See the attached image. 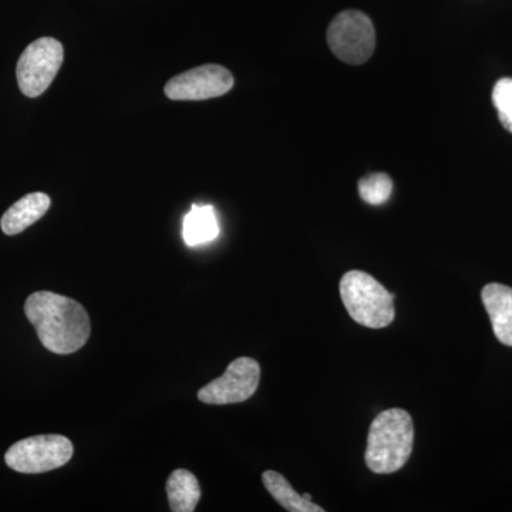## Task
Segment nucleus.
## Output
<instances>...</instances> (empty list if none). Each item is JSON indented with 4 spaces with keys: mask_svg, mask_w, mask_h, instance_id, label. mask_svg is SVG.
<instances>
[{
    "mask_svg": "<svg viewBox=\"0 0 512 512\" xmlns=\"http://www.w3.org/2000/svg\"><path fill=\"white\" fill-rule=\"evenodd\" d=\"M481 299L495 336L503 345L512 346V288L501 284L484 286Z\"/></svg>",
    "mask_w": 512,
    "mask_h": 512,
    "instance_id": "9",
    "label": "nucleus"
},
{
    "mask_svg": "<svg viewBox=\"0 0 512 512\" xmlns=\"http://www.w3.org/2000/svg\"><path fill=\"white\" fill-rule=\"evenodd\" d=\"M262 481L269 494L274 497L276 503L289 512H323L322 507L312 503L311 495H301L293 490L292 485L278 471L268 470L262 476Z\"/></svg>",
    "mask_w": 512,
    "mask_h": 512,
    "instance_id": "11",
    "label": "nucleus"
},
{
    "mask_svg": "<svg viewBox=\"0 0 512 512\" xmlns=\"http://www.w3.org/2000/svg\"><path fill=\"white\" fill-rule=\"evenodd\" d=\"M340 298L350 318L365 328H386L396 316L392 293L366 272L350 271L343 275Z\"/></svg>",
    "mask_w": 512,
    "mask_h": 512,
    "instance_id": "3",
    "label": "nucleus"
},
{
    "mask_svg": "<svg viewBox=\"0 0 512 512\" xmlns=\"http://www.w3.org/2000/svg\"><path fill=\"white\" fill-rule=\"evenodd\" d=\"M393 183L389 175L376 173L367 175L359 181V194L370 205H382L392 195Z\"/></svg>",
    "mask_w": 512,
    "mask_h": 512,
    "instance_id": "14",
    "label": "nucleus"
},
{
    "mask_svg": "<svg viewBox=\"0 0 512 512\" xmlns=\"http://www.w3.org/2000/svg\"><path fill=\"white\" fill-rule=\"evenodd\" d=\"M25 313L42 345L56 355L82 349L92 333L90 316L83 305L57 293H32L26 299Z\"/></svg>",
    "mask_w": 512,
    "mask_h": 512,
    "instance_id": "1",
    "label": "nucleus"
},
{
    "mask_svg": "<svg viewBox=\"0 0 512 512\" xmlns=\"http://www.w3.org/2000/svg\"><path fill=\"white\" fill-rule=\"evenodd\" d=\"M50 208L49 195L43 192H32L20 198L3 214L0 227L6 235H18L40 218L45 217Z\"/></svg>",
    "mask_w": 512,
    "mask_h": 512,
    "instance_id": "10",
    "label": "nucleus"
},
{
    "mask_svg": "<svg viewBox=\"0 0 512 512\" xmlns=\"http://www.w3.org/2000/svg\"><path fill=\"white\" fill-rule=\"evenodd\" d=\"M493 103L500 123L512 133V79L498 80L493 90Z\"/></svg>",
    "mask_w": 512,
    "mask_h": 512,
    "instance_id": "15",
    "label": "nucleus"
},
{
    "mask_svg": "<svg viewBox=\"0 0 512 512\" xmlns=\"http://www.w3.org/2000/svg\"><path fill=\"white\" fill-rule=\"evenodd\" d=\"M218 234H220V227H218L217 215L210 205L205 207L194 205L185 215L183 235L188 247H197V245L214 241Z\"/></svg>",
    "mask_w": 512,
    "mask_h": 512,
    "instance_id": "12",
    "label": "nucleus"
},
{
    "mask_svg": "<svg viewBox=\"0 0 512 512\" xmlns=\"http://www.w3.org/2000/svg\"><path fill=\"white\" fill-rule=\"evenodd\" d=\"M167 494L171 511L192 512L201 498L200 483L194 474L181 468L168 477Z\"/></svg>",
    "mask_w": 512,
    "mask_h": 512,
    "instance_id": "13",
    "label": "nucleus"
},
{
    "mask_svg": "<svg viewBox=\"0 0 512 512\" xmlns=\"http://www.w3.org/2000/svg\"><path fill=\"white\" fill-rule=\"evenodd\" d=\"M413 440V420L406 410L389 409L380 413L367 436V467L376 474L396 473L412 456Z\"/></svg>",
    "mask_w": 512,
    "mask_h": 512,
    "instance_id": "2",
    "label": "nucleus"
},
{
    "mask_svg": "<svg viewBox=\"0 0 512 512\" xmlns=\"http://www.w3.org/2000/svg\"><path fill=\"white\" fill-rule=\"evenodd\" d=\"M73 457V444L59 434L29 437L6 451L5 461L22 474H42L66 466Z\"/></svg>",
    "mask_w": 512,
    "mask_h": 512,
    "instance_id": "5",
    "label": "nucleus"
},
{
    "mask_svg": "<svg viewBox=\"0 0 512 512\" xmlns=\"http://www.w3.org/2000/svg\"><path fill=\"white\" fill-rule=\"evenodd\" d=\"M63 57V45L53 37H40L26 47L16 67L20 92L32 99L42 96L56 79Z\"/></svg>",
    "mask_w": 512,
    "mask_h": 512,
    "instance_id": "6",
    "label": "nucleus"
},
{
    "mask_svg": "<svg viewBox=\"0 0 512 512\" xmlns=\"http://www.w3.org/2000/svg\"><path fill=\"white\" fill-rule=\"evenodd\" d=\"M261 366L251 357H238L225 370L224 375L212 380L198 392L205 404H234L247 402L258 390Z\"/></svg>",
    "mask_w": 512,
    "mask_h": 512,
    "instance_id": "7",
    "label": "nucleus"
},
{
    "mask_svg": "<svg viewBox=\"0 0 512 512\" xmlns=\"http://www.w3.org/2000/svg\"><path fill=\"white\" fill-rule=\"evenodd\" d=\"M328 45L342 62L353 66L366 63L375 52V26L365 13L345 10L329 25Z\"/></svg>",
    "mask_w": 512,
    "mask_h": 512,
    "instance_id": "4",
    "label": "nucleus"
},
{
    "mask_svg": "<svg viewBox=\"0 0 512 512\" xmlns=\"http://www.w3.org/2000/svg\"><path fill=\"white\" fill-rule=\"evenodd\" d=\"M234 76L220 64H205L173 77L165 84L170 100L200 101L215 99L231 92Z\"/></svg>",
    "mask_w": 512,
    "mask_h": 512,
    "instance_id": "8",
    "label": "nucleus"
}]
</instances>
